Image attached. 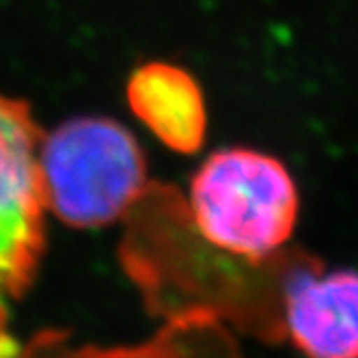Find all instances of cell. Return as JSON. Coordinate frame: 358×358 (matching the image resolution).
<instances>
[{"instance_id": "obj_1", "label": "cell", "mask_w": 358, "mask_h": 358, "mask_svg": "<svg viewBox=\"0 0 358 358\" xmlns=\"http://www.w3.org/2000/svg\"><path fill=\"white\" fill-rule=\"evenodd\" d=\"M45 210L71 229H99L141 201L147 162L130 130L108 117H78L41 141Z\"/></svg>"}, {"instance_id": "obj_2", "label": "cell", "mask_w": 358, "mask_h": 358, "mask_svg": "<svg viewBox=\"0 0 358 358\" xmlns=\"http://www.w3.org/2000/svg\"><path fill=\"white\" fill-rule=\"evenodd\" d=\"M300 196L287 166L270 153L214 151L190 182V216L210 244L246 259H266L292 238Z\"/></svg>"}, {"instance_id": "obj_3", "label": "cell", "mask_w": 358, "mask_h": 358, "mask_svg": "<svg viewBox=\"0 0 358 358\" xmlns=\"http://www.w3.org/2000/svg\"><path fill=\"white\" fill-rule=\"evenodd\" d=\"M41 141L29 101L0 91V296L27 294L45 255Z\"/></svg>"}, {"instance_id": "obj_4", "label": "cell", "mask_w": 358, "mask_h": 358, "mask_svg": "<svg viewBox=\"0 0 358 358\" xmlns=\"http://www.w3.org/2000/svg\"><path fill=\"white\" fill-rule=\"evenodd\" d=\"M292 343L306 358H358V272H302L285 298Z\"/></svg>"}, {"instance_id": "obj_5", "label": "cell", "mask_w": 358, "mask_h": 358, "mask_svg": "<svg viewBox=\"0 0 358 358\" xmlns=\"http://www.w3.org/2000/svg\"><path fill=\"white\" fill-rule=\"evenodd\" d=\"M125 97L134 117L169 149L190 156L206 143V97L188 69L164 61L145 63L132 71Z\"/></svg>"}]
</instances>
